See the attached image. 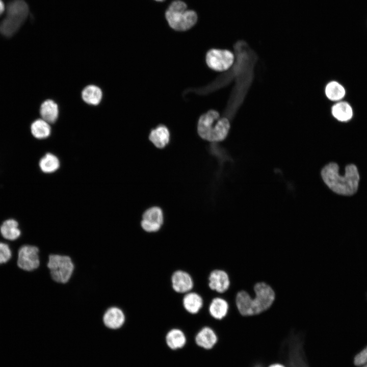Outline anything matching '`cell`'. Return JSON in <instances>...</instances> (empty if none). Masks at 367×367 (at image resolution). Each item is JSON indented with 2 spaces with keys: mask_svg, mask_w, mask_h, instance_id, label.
Wrapping results in <instances>:
<instances>
[{
  "mask_svg": "<svg viewBox=\"0 0 367 367\" xmlns=\"http://www.w3.org/2000/svg\"><path fill=\"white\" fill-rule=\"evenodd\" d=\"M354 363L359 366L367 363V346L355 356Z\"/></svg>",
  "mask_w": 367,
  "mask_h": 367,
  "instance_id": "484cf974",
  "label": "cell"
},
{
  "mask_svg": "<svg viewBox=\"0 0 367 367\" xmlns=\"http://www.w3.org/2000/svg\"><path fill=\"white\" fill-rule=\"evenodd\" d=\"M31 131L35 138L43 139L50 135L51 128L48 122L42 119H38L32 123Z\"/></svg>",
  "mask_w": 367,
  "mask_h": 367,
  "instance_id": "603a6c76",
  "label": "cell"
},
{
  "mask_svg": "<svg viewBox=\"0 0 367 367\" xmlns=\"http://www.w3.org/2000/svg\"><path fill=\"white\" fill-rule=\"evenodd\" d=\"M325 91L327 97L333 101H340L346 95L345 88L336 81L328 83L326 86Z\"/></svg>",
  "mask_w": 367,
  "mask_h": 367,
  "instance_id": "7402d4cb",
  "label": "cell"
},
{
  "mask_svg": "<svg viewBox=\"0 0 367 367\" xmlns=\"http://www.w3.org/2000/svg\"><path fill=\"white\" fill-rule=\"evenodd\" d=\"M21 233L19 223L14 219H6L0 225V234L6 240L16 241L21 237Z\"/></svg>",
  "mask_w": 367,
  "mask_h": 367,
  "instance_id": "9a60e30c",
  "label": "cell"
},
{
  "mask_svg": "<svg viewBox=\"0 0 367 367\" xmlns=\"http://www.w3.org/2000/svg\"><path fill=\"white\" fill-rule=\"evenodd\" d=\"M155 1L158 2H162L164 1L165 0H154Z\"/></svg>",
  "mask_w": 367,
  "mask_h": 367,
  "instance_id": "f546056e",
  "label": "cell"
},
{
  "mask_svg": "<svg viewBox=\"0 0 367 367\" xmlns=\"http://www.w3.org/2000/svg\"><path fill=\"white\" fill-rule=\"evenodd\" d=\"M29 6L24 0H13L6 8V17L0 22V33L5 37L12 36L27 18Z\"/></svg>",
  "mask_w": 367,
  "mask_h": 367,
  "instance_id": "5b68a950",
  "label": "cell"
},
{
  "mask_svg": "<svg viewBox=\"0 0 367 367\" xmlns=\"http://www.w3.org/2000/svg\"><path fill=\"white\" fill-rule=\"evenodd\" d=\"M269 367H284L282 364L279 363H275L271 365Z\"/></svg>",
  "mask_w": 367,
  "mask_h": 367,
  "instance_id": "83f0119b",
  "label": "cell"
},
{
  "mask_svg": "<svg viewBox=\"0 0 367 367\" xmlns=\"http://www.w3.org/2000/svg\"><path fill=\"white\" fill-rule=\"evenodd\" d=\"M102 91L97 86L89 85L83 90L82 96L83 100L91 105H97L102 98Z\"/></svg>",
  "mask_w": 367,
  "mask_h": 367,
  "instance_id": "44dd1931",
  "label": "cell"
},
{
  "mask_svg": "<svg viewBox=\"0 0 367 367\" xmlns=\"http://www.w3.org/2000/svg\"><path fill=\"white\" fill-rule=\"evenodd\" d=\"M126 321L124 311L117 306H111L104 311L102 316V322L104 326L112 330L122 328Z\"/></svg>",
  "mask_w": 367,
  "mask_h": 367,
  "instance_id": "30bf717a",
  "label": "cell"
},
{
  "mask_svg": "<svg viewBox=\"0 0 367 367\" xmlns=\"http://www.w3.org/2000/svg\"><path fill=\"white\" fill-rule=\"evenodd\" d=\"M166 19L171 28L176 31H186L193 27L198 20L197 13L188 9L181 0L171 3L165 12Z\"/></svg>",
  "mask_w": 367,
  "mask_h": 367,
  "instance_id": "277c9868",
  "label": "cell"
},
{
  "mask_svg": "<svg viewBox=\"0 0 367 367\" xmlns=\"http://www.w3.org/2000/svg\"><path fill=\"white\" fill-rule=\"evenodd\" d=\"M173 290L177 293L186 294L191 292L194 286V281L189 273L183 270H176L171 278Z\"/></svg>",
  "mask_w": 367,
  "mask_h": 367,
  "instance_id": "8fae6325",
  "label": "cell"
},
{
  "mask_svg": "<svg viewBox=\"0 0 367 367\" xmlns=\"http://www.w3.org/2000/svg\"><path fill=\"white\" fill-rule=\"evenodd\" d=\"M324 183L333 192L340 195H351L358 189L359 175L356 166L350 164L345 167L344 175L339 173V167L335 163L325 166L321 171Z\"/></svg>",
  "mask_w": 367,
  "mask_h": 367,
  "instance_id": "7a4b0ae2",
  "label": "cell"
},
{
  "mask_svg": "<svg viewBox=\"0 0 367 367\" xmlns=\"http://www.w3.org/2000/svg\"><path fill=\"white\" fill-rule=\"evenodd\" d=\"M40 113L42 119L48 123H54L58 117V106L53 100L47 99L41 104Z\"/></svg>",
  "mask_w": 367,
  "mask_h": 367,
  "instance_id": "ffe728a7",
  "label": "cell"
},
{
  "mask_svg": "<svg viewBox=\"0 0 367 367\" xmlns=\"http://www.w3.org/2000/svg\"><path fill=\"white\" fill-rule=\"evenodd\" d=\"M182 306L189 313L196 314L199 312L203 305L202 297L196 292H189L182 298Z\"/></svg>",
  "mask_w": 367,
  "mask_h": 367,
  "instance_id": "2e32d148",
  "label": "cell"
},
{
  "mask_svg": "<svg viewBox=\"0 0 367 367\" xmlns=\"http://www.w3.org/2000/svg\"><path fill=\"white\" fill-rule=\"evenodd\" d=\"M254 295L247 291H239L234 303L239 313L244 317L255 316L266 311L273 305L276 294L273 287L264 281L256 282L253 287Z\"/></svg>",
  "mask_w": 367,
  "mask_h": 367,
  "instance_id": "6da1fadb",
  "label": "cell"
},
{
  "mask_svg": "<svg viewBox=\"0 0 367 367\" xmlns=\"http://www.w3.org/2000/svg\"><path fill=\"white\" fill-rule=\"evenodd\" d=\"M12 256L13 252L10 245L7 243L0 242V265L8 263Z\"/></svg>",
  "mask_w": 367,
  "mask_h": 367,
  "instance_id": "d4e9b609",
  "label": "cell"
},
{
  "mask_svg": "<svg viewBox=\"0 0 367 367\" xmlns=\"http://www.w3.org/2000/svg\"><path fill=\"white\" fill-rule=\"evenodd\" d=\"M331 113L334 118L342 122L350 121L353 115V111L351 105L344 101L336 102L331 108Z\"/></svg>",
  "mask_w": 367,
  "mask_h": 367,
  "instance_id": "ac0fdd59",
  "label": "cell"
},
{
  "mask_svg": "<svg viewBox=\"0 0 367 367\" xmlns=\"http://www.w3.org/2000/svg\"><path fill=\"white\" fill-rule=\"evenodd\" d=\"M39 166L43 172L50 173L56 171L59 168L60 162L56 155L48 153L40 160Z\"/></svg>",
  "mask_w": 367,
  "mask_h": 367,
  "instance_id": "cb8c5ba5",
  "label": "cell"
},
{
  "mask_svg": "<svg viewBox=\"0 0 367 367\" xmlns=\"http://www.w3.org/2000/svg\"><path fill=\"white\" fill-rule=\"evenodd\" d=\"M148 139L156 148L163 149L169 143L170 133L167 127L160 125L151 130Z\"/></svg>",
  "mask_w": 367,
  "mask_h": 367,
  "instance_id": "5bb4252c",
  "label": "cell"
},
{
  "mask_svg": "<svg viewBox=\"0 0 367 367\" xmlns=\"http://www.w3.org/2000/svg\"><path fill=\"white\" fill-rule=\"evenodd\" d=\"M230 123L226 118H220L218 112L209 110L201 115L198 121L197 130L200 137L211 142H219L227 137Z\"/></svg>",
  "mask_w": 367,
  "mask_h": 367,
  "instance_id": "3957f363",
  "label": "cell"
},
{
  "mask_svg": "<svg viewBox=\"0 0 367 367\" xmlns=\"http://www.w3.org/2000/svg\"><path fill=\"white\" fill-rule=\"evenodd\" d=\"M16 264L21 271L32 272L40 266V249L36 245L24 244L17 250Z\"/></svg>",
  "mask_w": 367,
  "mask_h": 367,
  "instance_id": "52a82bcc",
  "label": "cell"
},
{
  "mask_svg": "<svg viewBox=\"0 0 367 367\" xmlns=\"http://www.w3.org/2000/svg\"><path fill=\"white\" fill-rule=\"evenodd\" d=\"M208 286L218 293H224L230 286V279L228 273L223 270L216 269L209 274Z\"/></svg>",
  "mask_w": 367,
  "mask_h": 367,
  "instance_id": "7c38bea8",
  "label": "cell"
},
{
  "mask_svg": "<svg viewBox=\"0 0 367 367\" xmlns=\"http://www.w3.org/2000/svg\"><path fill=\"white\" fill-rule=\"evenodd\" d=\"M359 367H367V363L363 364L362 365L359 366Z\"/></svg>",
  "mask_w": 367,
  "mask_h": 367,
  "instance_id": "f1b7e54d",
  "label": "cell"
},
{
  "mask_svg": "<svg viewBox=\"0 0 367 367\" xmlns=\"http://www.w3.org/2000/svg\"><path fill=\"white\" fill-rule=\"evenodd\" d=\"M229 308V304L225 299L216 297L211 301L208 307V311L212 317L221 320L227 315Z\"/></svg>",
  "mask_w": 367,
  "mask_h": 367,
  "instance_id": "e0dca14e",
  "label": "cell"
},
{
  "mask_svg": "<svg viewBox=\"0 0 367 367\" xmlns=\"http://www.w3.org/2000/svg\"><path fill=\"white\" fill-rule=\"evenodd\" d=\"M195 340L199 347L209 350L212 349L217 343L218 337L212 328L205 326L197 332Z\"/></svg>",
  "mask_w": 367,
  "mask_h": 367,
  "instance_id": "4fadbf2b",
  "label": "cell"
},
{
  "mask_svg": "<svg viewBox=\"0 0 367 367\" xmlns=\"http://www.w3.org/2000/svg\"><path fill=\"white\" fill-rule=\"evenodd\" d=\"M5 10V5L2 0H0V15Z\"/></svg>",
  "mask_w": 367,
  "mask_h": 367,
  "instance_id": "4316f807",
  "label": "cell"
},
{
  "mask_svg": "<svg viewBox=\"0 0 367 367\" xmlns=\"http://www.w3.org/2000/svg\"><path fill=\"white\" fill-rule=\"evenodd\" d=\"M142 217L140 225L146 232H158L164 223L163 212L159 206H153L147 208Z\"/></svg>",
  "mask_w": 367,
  "mask_h": 367,
  "instance_id": "9c48e42d",
  "label": "cell"
},
{
  "mask_svg": "<svg viewBox=\"0 0 367 367\" xmlns=\"http://www.w3.org/2000/svg\"><path fill=\"white\" fill-rule=\"evenodd\" d=\"M47 267L53 280L62 284L69 282L74 270V265L71 258L59 254L49 255Z\"/></svg>",
  "mask_w": 367,
  "mask_h": 367,
  "instance_id": "8992f818",
  "label": "cell"
},
{
  "mask_svg": "<svg viewBox=\"0 0 367 367\" xmlns=\"http://www.w3.org/2000/svg\"><path fill=\"white\" fill-rule=\"evenodd\" d=\"M205 61L211 69L223 71L231 66L234 61V56L228 50L213 48L206 53Z\"/></svg>",
  "mask_w": 367,
  "mask_h": 367,
  "instance_id": "ba28073f",
  "label": "cell"
},
{
  "mask_svg": "<svg viewBox=\"0 0 367 367\" xmlns=\"http://www.w3.org/2000/svg\"><path fill=\"white\" fill-rule=\"evenodd\" d=\"M165 340L168 347L172 350L183 348L186 344L187 338L184 332L178 328L170 330L166 335Z\"/></svg>",
  "mask_w": 367,
  "mask_h": 367,
  "instance_id": "d6986e66",
  "label": "cell"
}]
</instances>
